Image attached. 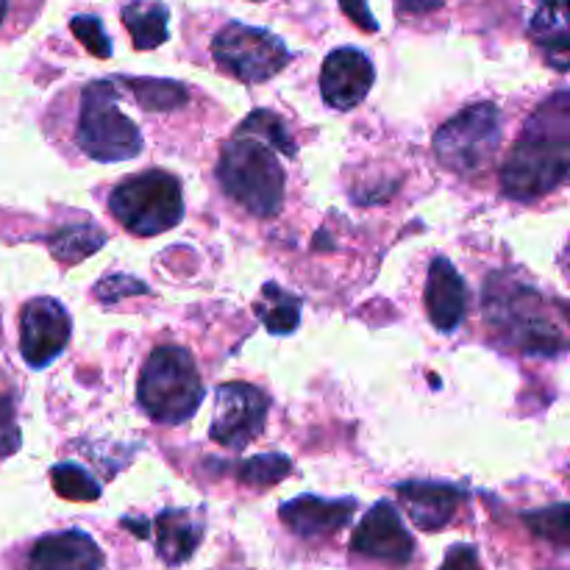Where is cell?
<instances>
[{"label":"cell","mask_w":570,"mask_h":570,"mask_svg":"<svg viewBox=\"0 0 570 570\" xmlns=\"http://www.w3.org/2000/svg\"><path fill=\"white\" fill-rule=\"evenodd\" d=\"M6 9H9V0H0V22H3V17H6Z\"/></svg>","instance_id":"obj_33"},{"label":"cell","mask_w":570,"mask_h":570,"mask_svg":"<svg viewBox=\"0 0 570 570\" xmlns=\"http://www.w3.org/2000/svg\"><path fill=\"white\" fill-rule=\"evenodd\" d=\"M104 245L106 232L100 226H95L89 217L59 226L48 237L50 254H53V259H59L61 265H76V262L87 259V256H92L95 250H100Z\"/></svg>","instance_id":"obj_20"},{"label":"cell","mask_w":570,"mask_h":570,"mask_svg":"<svg viewBox=\"0 0 570 570\" xmlns=\"http://www.w3.org/2000/svg\"><path fill=\"white\" fill-rule=\"evenodd\" d=\"M340 9H343L345 17H348V20H354L362 31H367V33L379 31V22H376V17L371 14V9H367V0H340Z\"/></svg>","instance_id":"obj_30"},{"label":"cell","mask_w":570,"mask_h":570,"mask_svg":"<svg viewBox=\"0 0 570 570\" xmlns=\"http://www.w3.org/2000/svg\"><path fill=\"white\" fill-rule=\"evenodd\" d=\"M72 321L53 298L28 301L20 315V354L31 367H48L70 343Z\"/></svg>","instance_id":"obj_10"},{"label":"cell","mask_w":570,"mask_h":570,"mask_svg":"<svg viewBox=\"0 0 570 570\" xmlns=\"http://www.w3.org/2000/svg\"><path fill=\"white\" fill-rule=\"evenodd\" d=\"M204 540V521L189 510H165L156 518V549L167 566H184Z\"/></svg>","instance_id":"obj_17"},{"label":"cell","mask_w":570,"mask_h":570,"mask_svg":"<svg viewBox=\"0 0 570 570\" xmlns=\"http://www.w3.org/2000/svg\"><path fill=\"white\" fill-rule=\"evenodd\" d=\"M122 83L131 89L134 100L145 111H170L187 104V89L178 81H167V78H122Z\"/></svg>","instance_id":"obj_22"},{"label":"cell","mask_w":570,"mask_h":570,"mask_svg":"<svg viewBox=\"0 0 570 570\" xmlns=\"http://www.w3.org/2000/svg\"><path fill=\"white\" fill-rule=\"evenodd\" d=\"M76 142L95 161H126L142 150V134L117 106L115 81H92L83 89Z\"/></svg>","instance_id":"obj_5"},{"label":"cell","mask_w":570,"mask_h":570,"mask_svg":"<svg viewBox=\"0 0 570 570\" xmlns=\"http://www.w3.org/2000/svg\"><path fill=\"white\" fill-rule=\"evenodd\" d=\"M223 189L256 217H273L284 206V170L276 154L259 139L237 134L223 145L217 165Z\"/></svg>","instance_id":"obj_2"},{"label":"cell","mask_w":570,"mask_h":570,"mask_svg":"<svg viewBox=\"0 0 570 570\" xmlns=\"http://www.w3.org/2000/svg\"><path fill=\"white\" fill-rule=\"evenodd\" d=\"M399 499L406 507L410 518L423 532H438L449 527L460 504L465 501V490L456 484L438 482H404L399 484Z\"/></svg>","instance_id":"obj_14"},{"label":"cell","mask_w":570,"mask_h":570,"mask_svg":"<svg viewBox=\"0 0 570 570\" xmlns=\"http://www.w3.org/2000/svg\"><path fill=\"white\" fill-rule=\"evenodd\" d=\"M109 209L134 237L165 234L184 217L181 181L167 170L139 173L117 184Z\"/></svg>","instance_id":"obj_4"},{"label":"cell","mask_w":570,"mask_h":570,"mask_svg":"<svg viewBox=\"0 0 570 570\" xmlns=\"http://www.w3.org/2000/svg\"><path fill=\"white\" fill-rule=\"evenodd\" d=\"M139 406L156 423H184L204 401V382L193 354L178 345H165L148 356L137 384Z\"/></svg>","instance_id":"obj_3"},{"label":"cell","mask_w":570,"mask_h":570,"mask_svg":"<svg viewBox=\"0 0 570 570\" xmlns=\"http://www.w3.org/2000/svg\"><path fill=\"white\" fill-rule=\"evenodd\" d=\"M287 476H289V460L282 454L254 456V460L243 462V465L237 468V479L239 482L250 484V488H271V484H278Z\"/></svg>","instance_id":"obj_25"},{"label":"cell","mask_w":570,"mask_h":570,"mask_svg":"<svg viewBox=\"0 0 570 570\" xmlns=\"http://www.w3.org/2000/svg\"><path fill=\"white\" fill-rule=\"evenodd\" d=\"M568 515H570L568 504H557V507H551V510L532 512V515H527V527H532V532L540 534V538H549L551 543L568 546V540H570V518Z\"/></svg>","instance_id":"obj_26"},{"label":"cell","mask_w":570,"mask_h":570,"mask_svg":"<svg viewBox=\"0 0 570 570\" xmlns=\"http://www.w3.org/2000/svg\"><path fill=\"white\" fill-rule=\"evenodd\" d=\"M468 309V293L465 282L460 273L454 271L445 256L429 265V282H426V312L429 321L438 332H454L462 321H465Z\"/></svg>","instance_id":"obj_16"},{"label":"cell","mask_w":570,"mask_h":570,"mask_svg":"<svg viewBox=\"0 0 570 570\" xmlns=\"http://www.w3.org/2000/svg\"><path fill=\"white\" fill-rule=\"evenodd\" d=\"M443 0H399V9L404 11H429V9H438Z\"/></svg>","instance_id":"obj_32"},{"label":"cell","mask_w":570,"mask_h":570,"mask_svg":"<svg viewBox=\"0 0 570 570\" xmlns=\"http://www.w3.org/2000/svg\"><path fill=\"white\" fill-rule=\"evenodd\" d=\"M142 293H148V287H145L139 278H131V276H109L98 284V298L104 301V304H117L120 298H128V295H142Z\"/></svg>","instance_id":"obj_28"},{"label":"cell","mask_w":570,"mask_h":570,"mask_svg":"<svg viewBox=\"0 0 570 570\" xmlns=\"http://www.w3.org/2000/svg\"><path fill=\"white\" fill-rule=\"evenodd\" d=\"M104 554L98 543L81 529L48 534L37 540L28 557V570H100Z\"/></svg>","instance_id":"obj_13"},{"label":"cell","mask_w":570,"mask_h":570,"mask_svg":"<svg viewBox=\"0 0 570 570\" xmlns=\"http://www.w3.org/2000/svg\"><path fill=\"white\" fill-rule=\"evenodd\" d=\"M122 26L134 39V48L154 50L167 42L170 33V11L159 0H131L122 9Z\"/></svg>","instance_id":"obj_19"},{"label":"cell","mask_w":570,"mask_h":570,"mask_svg":"<svg viewBox=\"0 0 570 570\" xmlns=\"http://www.w3.org/2000/svg\"><path fill=\"white\" fill-rule=\"evenodd\" d=\"M267 395L245 382H232L217 387L215 415H212V440L226 449H245L265 429Z\"/></svg>","instance_id":"obj_8"},{"label":"cell","mask_w":570,"mask_h":570,"mask_svg":"<svg viewBox=\"0 0 570 570\" xmlns=\"http://www.w3.org/2000/svg\"><path fill=\"white\" fill-rule=\"evenodd\" d=\"M354 499H317V495H298L282 504L278 515L301 538H321L334 534L354 518Z\"/></svg>","instance_id":"obj_15"},{"label":"cell","mask_w":570,"mask_h":570,"mask_svg":"<svg viewBox=\"0 0 570 570\" xmlns=\"http://www.w3.org/2000/svg\"><path fill=\"white\" fill-rule=\"evenodd\" d=\"M534 42L546 50V59L560 72L568 70L570 59V28H568V0H543L538 14L529 26Z\"/></svg>","instance_id":"obj_18"},{"label":"cell","mask_w":570,"mask_h":570,"mask_svg":"<svg viewBox=\"0 0 570 570\" xmlns=\"http://www.w3.org/2000/svg\"><path fill=\"white\" fill-rule=\"evenodd\" d=\"M351 549L356 554L373 557V560L406 566L412 560V554H415V540L410 538V532L401 523L399 510L390 501H379L367 512L365 521L360 523L354 538H351Z\"/></svg>","instance_id":"obj_11"},{"label":"cell","mask_w":570,"mask_h":570,"mask_svg":"<svg viewBox=\"0 0 570 570\" xmlns=\"http://www.w3.org/2000/svg\"><path fill=\"white\" fill-rule=\"evenodd\" d=\"M440 570H482L479 568L476 549H471V546H454Z\"/></svg>","instance_id":"obj_31"},{"label":"cell","mask_w":570,"mask_h":570,"mask_svg":"<svg viewBox=\"0 0 570 570\" xmlns=\"http://www.w3.org/2000/svg\"><path fill=\"white\" fill-rule=\"evenodd\" d=\"M20 449V429L14 423V404L9 395H0V460Z\"/></svg>","instance_id":"obj_29"},{"label":"cell","mask_w":570,"mask_h":570,"mask_svg":"<svg viewBox=\"0 0 570 570\" xmlns=\"http://www.w3.org/2000/svg\"><path fill=\"white\" fill-rule=\"evenodd\" d=\"M501 145V111L493 104L468 106L434 137L440 165L460 176H473L490 165Z\"/></svg>","instance_id":"obj_6"},{"label":"cell","mask_w":570,"mask_h":570,"mask_svg":"<svg viewBox=\"0 0 570 570\" xmlns=\"http://www.w3.org/2000/svg\"><path fill=\"white\" fill-rule=\"evenodd\" d=\"M50 482H53L56 493L67 501H95L100 495L98 482L81 465H72V462L56 465L50 471Z\"/></svg>","instance_id":"obj_24"},{"label":"cell","mask_w":570,"mask_h":570,"mask_svg":"<svg viewBox=\"0 0 570 570\" xmlns=\"http://www.w3.org/2000/svg\"><path fill=\"white\" fill-rule=\"evenodd\" d=\"M371 59L356 48H337L326 56L321 70V92L332 109L348 111L367 98L373 87Z\"/></svg>","instance_id":"obj_12"},{"label":"cell","mask_w":570,"mask_h":570,"mask_svg":"<svg viewBox=\"0 0 570 570\" xmlns=\"http://www.w3.org/2000/svg\"><path fill=\"white\" fill-rule=\"evenodd\" d=\"M532 298V289H501L499 304L490 301V317L501 332L510 334V343L527 354H560L568 345L566 334L560 326L540 317L538 312H523Z\"/></svg>","instance_id":"obj_9"},{"label":"cell","mask_w":570,"mask_h":570,"mask_svg":"<svg viewBox=\"0 0 570 570\" xmlns=\"http://www.w3.org/2000/svg\"><path fill=\"white\" fill-rule=\"evenodd\" d=\"M570 165V95L546 100L523 128L501 167V189L515 200H534L562 187Z\"/></svg>","instance_id":"obj_1"},{"label":"cell","mask_w":570,"mask_h":570,"mask_svg":"<svg viewBox=\"0 0 570 570\" xmlns=\"http://www.w3.org/2000/svg\"><path fill=\"white\" fill-rule=\"evenodd\" d=\"M72 33H76L78 42L89 50L92 56L98 59H109L111 56V42H109V33H106L104 22L92 14H78L70 20Z\"/></svg>","instance_id":"obj_27"},{"label":"cell","mask_w":570,"mask_h":570,"mask_svg":"<svg viewBox=\"0 0 570 570\" xmlns=\"http://www.w3.org/2000/svg\"><path fill=\"white\" fill-rule=\"evenodd\" d=\"M212 53L223 70L245 83L271 81L289 61L287 45L276 33L245 22H232L223 28L212 42Z\"/></svg>","instance_id":"obj_7"},{"label":"cell","mask_w":570,"mask_h":570,"mask_svg":"<svg viewBox=\"0 0 570 570\" xmlns=\"http://www.w3.org/2000/svg\"><path fill=\"white\" fill-rule=\"evenodd\" d=\"M237 134L259 139L262 145H267V148L278 150V154H284V156H295V150H298V145L293 142V137H289V131H287V126H284L282 117L273 115V111H267V109L250 111V115L245 117L243 126H239Z\"/></svg>","instance_id":"obj_23"},{"label":"cell","mask_w":570,"mask_h":570,"mask_svg":"<svg viewBox=\"0 0 570 570\" xmlns=\"http://www.w3.org/2000/svg\"><path fill=\"white\" fill-rule=\"evenodd\" d=\"M256 315L262 317L271 334H293L301 323V304L271 282L265 284L259 301H256Z\"/></svg>","instance_id":"obj_21"}]
</instances>
